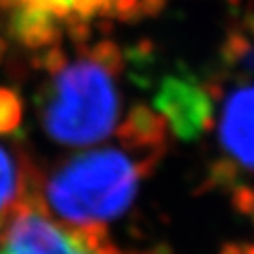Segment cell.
<instances>
[{
	"instance_id": "9",
	"label": "cell",
	"mask_w": 254,
	"mask_h": 254,
	"mask_svg": "<svg viewBox=\"0 0 254 254\" xmlns=\"http://www.w3.org/2000/svg\"><path fill=\"white\" fill-rule=\"evenodd\" d=\"M6 49H8V44H6V40H4V38H0V61L4 59V55H6Z\"/></svg>"
},
{
	"instance_id": "2",
	"label": "cell",
	"mask_w": 254,
	"mask_h": 254,
	"mask_svg": "<svg viewBox=\"0 0 254 254\" xmlns=\"http://www.w3.org/2000/svg\"><path fill=\"white\" fill-rule=\"evenodd\" d=\"M55 73L44 108L47 134L68 145L106 136L117 119V92L108 68L96 61H77Z\"/></svg>"
},
{
	"instance_id": "5",
	"label": "cell",
	"mask_w": 254,
	"mask_h": 254,
	"mask_svg": "<svg viewBox=\"0 0 254 254\" xmlns=\"http://www.w3.org/2000/svg\"><path fill=\"white\" fill-rule=\"evenodd\" d=\"M222 134L232 153L254 164V89L239 92L228 104Z\"/></svg>"
},
{
	"instance_id": "4",
	"label": "cell",
	"mask_w": 254,
	"mask_h": 254,
	"mask_svg": "<svg viewBox=\"0 0 254 254\" xmlns=\"http://www.w3.org/2000/svg\"><path fill=\"white\" fill-rule=\"evenodd\" d=\"M207 102L203 92L183 79H170L160 94V109L181 134L196 132L207 115Z\"/></svg>"
},
{
	"instance_id": "3",
	"label": "cell",
	"mask_w": 254,
	"mask_h": 254,
	"mask_svg": "<svg viewBox=\"0 0 254 254\" xmlns=\"http://www.w3.org/2000/svg\"><path fill=\"white\" fill-rule=\"evenodd\" d=\"M0 254H109L94 232L61 230L47 217L46 203L34 198L13 200L0 211Z\"/></svg>"
},
{
	"instance_id": "1",
	"label": "cell",
	"mask_w": 254,
	"mask_h": 254,
	"mask_svg": "<svg viewBox=\"0 0 254 254\" xmlns=\"http://www.w3.org/2000/svg\"><path fill=\"white\" fill-rule=\"evenodd\" d=\"M139 173V164L121 149L83 154L51 177L47 200L63 218L89 226L127 207L136 194Z\"/></svg>"
},
{
	"instance_id": "8",
	"label": "cell",
	"mask_w": 254,
	"mask_h": 254,
	"mask_svg": "<svg viewBox=\"0 0 254 254\" xmlns=\"http://www.w3.org/2000/svg\"><path fill=\"white\" fill-rule=\"evenodd\" d=\"M143 0H83L85 21L92 17H104L111 13H125L128 9L136 8Z\"/></svg>"
},
{
	"instance_id": "6",
	"label": "cell",
	"mask_w": 254,
	"mask_h": 254,
	"mask_svg": "<svg viewBox=\"0 0 254 254\" xmlns=\"http://www.w3.org/2000/svg\"><path fill=\"white\" fill-rule=\"evenodd\" d=\"M23 119V104L15 91L0 87V136L15 132Z\"/></svg>"
},
{
	"instance_id": "7",
	"label": "cell",
	"mask_w": 254,
	"mask_h": 254,
	"mask_svg": "<svg viewBox=\"0 0 254 254\" xmlns=\"http://www.w3.org/2000/svg\"><path fill=\"white\" fill-rule=\"evenodd\" d=\"M21 189V175L13 158L4 147H0V211L9 205Z\"/></svg>"
}]
</instances>
